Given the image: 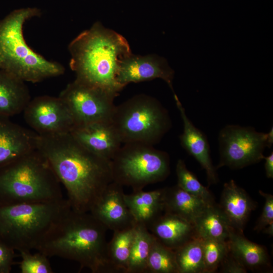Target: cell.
<instances>
[{
  "label": "cell",
  "mask_w": 273,
  "mask_h": 273,
  "mask_svg": "<svg viewBox=\"0 0 273 273\" xmlns=\"http://www.w3.org/2000/svg\"><path fill=\"white\" fill-rule=\"evenodd\" d=\"M37 148L65 188L75 211L89 212L113 181L111 160L87 149L70 132L38 135Z\"/></svg>",
  "instance_id": "1"
},
{
  "label": "cell",
  "mask_w": 273,
  "mask_h": 273,
  "mask_svg": "<svg viewBox=\"0 0 273 273\" xmlns=\"http://www.w3.org/2000/svg\"><path fill=\"white\" fill-rule=\"evenodd\" d=\"M68 50L76 79L119 95L124 88L117 80L120 63L131 53L123 36L96 22L70 42Z\"/></svg>",
  "instance_id": "2"
},
{
  "label": "cell",
  "mask_w": 273,
  "mask_h": 273,
  "mask_svg": "<svg viewBox=\"0 0 273 273\" xmlns=\"http://www.w3.org/2000/svg\"><path fill=\"white\" fill-rule=\"evenodd\" d=\"M107 230L90 212L71 208L55 222L35 250L48 257L75 261L93 273H104Z\"/></svg>",
  "instance_id": "3"
},
{
  "label": "cell",
  "mask_w": 273,
  "mask_h": 273,
  "mask_svg": "<svg viewBox=\"0 0 273 273\" xmlns=\"http://www.w3.org/2000/svg\"><path fill=\"white\" fill-rule=\"evenodd\" d=\"M40 15L39 9L27 7L0 20V69L25 82H39L65 72L63 65L35 52L25 40V23Z\"/></svg>",
  "instance_id": "4"
},
{
  "label": "cell",
  "mask_w": 273,
  "mask_h": 273,
  "mask_svg": "<svg viewBox=\"0 0 273 273\" xmlns=\"http://www.w3.org/2000/svg\"><path fill=\"white\" fill-rule=\"evenodd\" d=\"M60 184L37 148L0 167V204L58 200L63 198Z\"/></svg>",
  "instance_id": "5"
},
{
  "label": "cell",
  "mask_w": 273,
  "mask_h": 273,
  "mask_svg": "<svg viewBox=\"0 0 273 273\" xmlns=\"http://www.w3.org/2000/svg\"><path fill=\"white\" fill-rule=\"evenodd\" d=\"M71 208L64 198L0 204V240L19 252L36 249L55 222Z\"/></svg>",
  "instance_id": "6"
},
{
  "label": "cell",
  "mask_w": 273,
  "mask_h": 273,
  "mask_svg": "<svg viewBox=\"0 0 273 273\" xmlns=\"http://www.w3.org/2000/svg\"><path fill=\"white\" fill-rule=\"evenodd\" d=\"M111 123L122 144L154 146L170 129L167 110L155 98L141 94L115 106Z\"/></svg>",
  "instance_id": "7"
},
{
  "label": "cell",
  "mask_w": 273,
  "mask_h": 273,
  "mask_svg": "<svg viewBox=\"0 0 273 273\" xmlns=\"http://www.w3.org/2000/svg\"><path fill=\"white\" fill-rule=\"evenodd\" d=\"M111 164L113 181L133 191L163 181L170 173L168 153L142 143L124 144Z\"/></svg>",
  "instance_id": "8"
},
{
  "label": "cell",
  "mask_w": 273,
  "mask_h": 273,
  "mask_svg": "<svg viewBox=\"0 0 273 273\" xmlns=\"http://www.w3.org/2000/svg\"><path fill=\"white\" fill-rule=\"evenodd\" d=\"M118 95L77 79L67 84L59 97L68 108L74 126L111 122Z\"/></svg>",
  "instance_id": "9"
},
{
  "label": "cell",
  "mask_w": 273,
  "mask_h": 273,
  "mask_svg": "<svg viewBox=\"0 0 273 273\" xmlns=\"http://www.w3.org/2000/svg\"><path fill=\"white\" fill-rule=\"evenodd\" d=\"M219 163L216 169L227 166L241 169L260 162L266 147L270 148L267 133L251 127L228 125L218 135Z\"/></svg>",
  "instance_id": "10"
},
{
  "label": "cell",
  "mask_w": 273,
  "mask_h": 273,
  "mask_svg": "<svg viewBox=\"0 0 273 273\" xmlns=\"http://www.w3.org/2000/svg\"><path fill=\"white\" fill-rule=\"evenodd\" d=\"M23 112L26 122L39 135L69 133L74 126L68 108L59 97H37Z\"/></svg>",
  "instance_id": "11"
},
{
  "label": "cell",
  "mask_w": 273,
  "mask_h": 273,
  "mask_svg": "<svg viewBox=\"0 0 273 273\" xmlns=\"http://www.w3.org/2000/svg\"><path fill=\"white\" fill-rule=\"evenodd\" d=\"M174 72L167 60L155 54L137 55L132 53L120 63L117 80L124 87L131 82L138 83L156 78L164 80L175 95L172 81Z\"/></svg>",
  "instance_id": "12"
},
{
  "label": "cell",
  "mask_w": 273,
  "mask_h": 273,
  "mask_svg": "<svg viewBox=\"0 0 273 273\" xmlns=\"http://www.w3.org/2000/svg\"><path fill=\"white\" fill-rule=\"evenodd\" d=\"M89 212L107 229L113 232L136 224L125 202L122 186L113 181L109 184Z\"/></svg>",
  "instance_id": "13"
},
{
  "label": "cell",
  "mask_w": 273,
  "mask_h": 273,
  "mask_svg": "<svg viewBox=\"0 0 273 273\" xmlns=\"http://www.w3.org/2000/svg\"><path fill=\"white\" fill-rule=\"evenodd\" d=\"M70 133L87 149L110 160L122 144L111 122L75 126Z\"/></svg>",
  "instance_id": "14"
},
{
  "label": "cell",
  "mask_w": 273,
  "mask_h": 273,
  "mask_svg": "<svg viewBox=\"0 0 273 273\" xmlns=\"http://www.w3.org/2000/svg\"><path fill=\"white\" fill-rule=\"evenodd\" d=\"M38 134L0 116V167L37 149Z\"/></svg>",
  "instance_id": "15"
},
{
  "label": "cell",
  "mask_w": 273,
  "mask_h": 273,
  "mask_svg": "<svg viewBox=\"0 0 273 273\" xmlns=\"http://www.w3.org/2000/svg\"><path fill=\"white\" fill-rule=\"evenodd\" d=\"M173 96L183 122V132L179 136L180 144L205 170L209 184H216L218 178L216 168L212 162L210 147L207 137L203 132L196 127L189 119L177 95L175 94Z\"/></svg>",
  "instance_id": "16"
},
{
  "label": "cell",
  "mask_w": 273,
  "mask_h": 273,
  "mask_svg": "<svg viewBox=\"0 0 273 273\" xmlns=\"http://www.w3.org/2000/svg\"><path fill=\"white\" fill-rule=\"evenodd\" d=\"M218 207L230 226L243 233L245 224L256 204L243 189L231 180L224 184Z\"/></svg>",
  "instance_id": "17"
},
{
  "label": "cell",
  "mask_w": 273,
  "mask_h": 273,
  "mask_svg": "<svg viewBox=\"0 0 273 273\" xmlns=\"http://www.w3.org/2000/svg\"><path fill=\"white\" fill-rule=\"evenodd\" d=\"M147 228L157 241L174 251L196 237L194 223L166 212Z\"/></svg>",
  "instance_id": "18"
},
{
  "label": "cell",
  "mask_w": 273,
  "mask_h": 273,
  "mask_svg": "<svg viewBox=\"0 0 273 273\" xmlns=\"http://www.w3.org/2000/svg\"><path fill=\"white\" fill-rule=\"evenodd\" d=\"M163 200L164 212L176 215L193 223L207 206L210 205L177 185L164 188Z\"/></svg>",
  "instance_id": "19"
},
{
  "label": "cell",
  "mask_w": 273,
  "mask_h": 273,
  "mask_svg": "<svg viewBox=\"0 0 273 273\" xmlns=\"http://www.w3.org/2000/svg\"><path fill=\"white\" fill-rule=\"evenodd\" d=\"M30 100L25 82L0 69V116L19 114Z\"/></svg>",
  "instance_id": "20"
},
{
  "label": "cell",
  "mask_w": 273,
  "mask_h": 273,
  "mask_svg": "<svg viewBox=\"0 0 273 273\" xmlns=\"http://www.w3.org/2000/svg\"><path fill=\"white\" fill-rule=\"evenodd\" d=\"M164 188L150 192L143 190L124 194V199L136 222L147 228L163 211Z\"/></svg>",
  "instance_id": "21"
},
{
  "label": "cell",
  "mask_w": 273,
  "mask_h": 273,
  "mask_svg": "<svg viewBox=\"0 0 273 273\" xmlns=\"http://www.w3.org/2000/svg\"><path fill=\"white\" fill-rule=\"evenodd\" d=\"M135 233V224L114 232L106 245L104 273H126Z\"/></svg>",
  "instance_id": "22"
},
{
  "label": "cell",
  "mask_w": 273,
  "mask_h": 273,
  "mask_svg": "<svg viewBox=\"0 0 273 273\" xmlns=\"http://www.w3.org/2000/svg\"><path fill=\"white\" fill-rule=\"evenodd\" d=\"M227 242L230 251L247 269H256L270 266L265 248L248 240L243 233L231 228Z\"/></svg>",
  "instance_id": "23"
},
{
  "label": "cell",
  "mask_w": 273,
  "mask_h": 273,
  "mask_svg": "<svg viewBox=\"0 0 273 273\" xmlns=\"http://www.w3.org/2000/svg\"><path fill=\"white\" fill-rule=\"evenodd\" d=\"M196 237L226 241L231 227L215 204L207 206L194 221Z\"/></svg>",
  "instance_id": "24"
},
{
  "label": "cell",
  "mask_w": 273,
  "mask_h": 273,
  "mask_svg": "<svg viewBox=\"0 0 273 273\" xmlns=\"http://www.w3.org/2000/svg\"><path fill=\"white\" fill-rule=\"evenodd\" d=\"M155 239L146 225L136 222L126 273H146L147 261Z\"/></svg>",
  "instance_id": "25"
},
{
  "label": "cell",
  "mask_w": 273,
  "mask_h": 273,
  "mask_svg": "<svg viewBox=\"0 0 273 273\" xmlns=\"http://www.w3.org/2000/svg\"><path fill=\"white\" fill-rule=\"evenodd\" d=\"M174 252L179 273H204L201 238L195 237Z\"/></svg>",
  "instance_id": "26"
},
{
  "label": "cell",
  "mask_w": 273,
  "mask_h": 273,
  "mask_svg": "<svg viewBox=\"0 0 273 273\" xmlns=\"http://www.w3.org/2000/svg\"><path fill=\"white\" fill-rule=\"evenodd\" d=\"M146 273H179L174 251L155 239L148 259Z\"/></svg>",
  "instance_id": "27"
},
{
  "label": "cell",
  "mask_w": 273,
  "mask_h": 273,
  "mask_svg": "<svg viewBox=\"0 0 273 273\" xmlns=\"http://www.w3.org/2000/svg\"><path fill=\"white\" fill-rule=\"evenodd\" d=\"M177 185L184 190L197 196L209 205L215 204L214 198L209 190L202 185L195 175L187 167L183 160L179 159L176 165Z\"/></svg>",
  "instance_id": "28"
},
{
  "label": "cell",
  "mask_w": 273,
  "mask_h": 273,
  "mask_svg": "<svg viewBox=\"0 0 273 273\" xmlns=\"http://www.w3.org/2000/svg\"><path fill=\"white\" fill-rule=\"evenodd\" d=\"M201 239L203 250L204 272H214L218 268L229 251L227 240Z\"/></svg>",
  "instance_id": "29"
},
{
  "label": "cell",
  "mask_w": 273,
  "mask_h": 273,
  "mask_svg": "<svg viewBox=\"0 0 273 273\" xmlns=\"http://www.w3.org/2000/svg\"><path fill=\"white\" fill-rule=\"evenodd\" d=\"M21 260L19 262L21 273L54 272L48 256L38 251L32 254L30 250L19 251Z\"/></svg>",
  "instance_id": "30"
},
{
  "label": "cell",
  "mask_w": 273,
  "mask_h": 273,
  "mask_svg": "<svg viewBox=\"0 0 273 273\" xmlns=\"http://www.w3.org/2000/svg\"><path fill=\"white\" fill-rule=\"evenodd\" d=\"M259 192L264 198L265 202L261 215L254 227V230L258 232L262 231L268 225L273 223V196L260 190Z\"/></svg>",
  "instance_id": "31"
},
{
  "label": "cell",
  "mask_w": 273,
  "mask_h": 273,
  "mask_svg": "<svg viewBox=\"0 0 273 273\" xmlns=\"http://www.w3.org/2000/svg\"><path fill=\"white\" fill-rule=\"evenodd\" d=\"M219 267L221 272L224 273H246L247 268L246 267L231 253L229 248V251Z\"/></svg>",
  "instance_id": "32"
},
{
  "label": "cell",
  "mask_w": 273,
  "mask_h": 273,
  "mask_svg": "<svg viewBox=\"0 0 273 273\" xmlns=\"http://www.w3.org/2000/svg\"><path fill=\"white\" fill-rule=\"evenodd\" d=\"M15 250L0 240V273H10L12 270Z\"/></svg>",
  "instance_id": "33"
},
{
  "label": "cell",
  "mask_w": 273,
  "mask_h": 273,
  "mask_svg": "<svg viewBox=\"0 0 273 273\" xmlns=\"http://www.w3.org/2000/svg\"><path fill=\"white\" fill-rule=\"evenodd\" d=\"M265 160V174L267 178H273V152L271 153L267 156L264 157L263 158Z\"/></svg>",
  "instance_id": "34"
},
{
  "label": "cell",
  "mask_w": 273,
  "mask_h": 273,
  "mask_svg": "<svg viewBox=\"0 0 273 273\" xmlns=\"http://www.w3.org/2000/svg\"><path fill=\"white\" fill-rule=\"evenodd\" d=\"M262 231L264 233L272 236L273 235V223L268 225Z\"/></svg>",
  "instance_id": "35"
},
{
  "label": "cell",
  "mask_w": 273,
  "mask_h": 273,
  "mask_svg": "<svg viewBox=\"0 0 273 273\" xmlns=\"http://www.w3.org/2000/svg\"><path fill=\"white\" fill-rule=\"evenodd\" d=\"M267 133L268 142L270 148L271 147L273 144V128L271 127V129Z\"/></svg>",
  "instance_id": "36"
}]
</instances>
